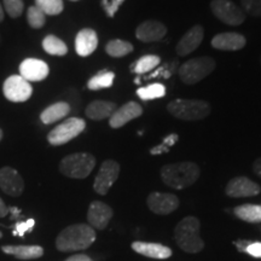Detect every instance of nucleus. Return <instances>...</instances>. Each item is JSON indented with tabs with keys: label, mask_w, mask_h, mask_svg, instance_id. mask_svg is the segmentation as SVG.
Here are the masks:
<instances>
[{
	"label": "nucleus",
	"mask_w": 261,
	"mask_h": 261,
	"mask_svg": "<svg viewBox=\"0 0 261 261\" xmlns=\"http://www.w3.org/2000/svg\"><path fill=\"white\" fill-rule=\"evenodd\" d=\"M167 34V27L162 22L145 21L138 25L136 29V37L138 40L143 42H155L161 40V39Z\"/></svg>",
	"instance_id": "obj_18"
},
{
	"label": "nucleus",
	"mask_w": 261,
	"mask_h": 261,
	"mask_svg": "<svg viewBox=\"0 0 261 261\" xmlns=\"http://www.w3.org/2000/svg\"><path fill=\"white\" fill-rule=\"evenodd\" d=\"M27 21L32 28L40 29L44 27L45 22H46V15L35 5L31 6L27 11Z\"/></svg>",
	"instance_id": "obj_32"
},
{
	"label": "nucleus",
	"mask_w": 261,
	"mask_h": 261,
	"mask_svg": "<svg viewBox=\"0 0 261 261\" xmlns=\"http://www.w3.org/2000/svg\"><path fill=\"white\" fill-rule=\"evenodd\" d=\"M106 51L110 57H125L126 55L133 51V45L128 41L121 40V39H114L106 45Z\"/></svg>",
	"instance_id": "obj_27"
},
{
	"label": "nucleus",
	"mask_w": 261,
	"mask_h": 261,
	"mask_svg": "<svg viewBox=\"0 0 261 261\" xmlns=\"http://www.w3.org/2000/svg\"><path fill=\"white\" fill-rule=\"evenodd\" d=\"M246 38L240 33H220L212 39V46L221 51H237L246 46Z\"/></svg>",
	"instance_id": "obj_19"
},
{
	"label": "nucleus",
	"mask_w": 261,
	"mask_h": 261,
	"mask_svg": "<svg viewBox=\"0 0 261 261\" xmlns=\"http://www.w3.org/2000/svg\"><path fill=\"white\" fill-rule=\"evenodd\" d=\"M137 94L142 100H152L165 97L166 87L162 84H151L146 87H140L137 90Z\"/></svg>",
	"instance_id": "obj_29"
},
{
	"label": "nucleus",
	"mask_w": 261,
	"mask_h": 261,
	"mask_svg": "<svg viewBox=\"0 0 261 261\" xmlns=\"http://www.w3.org/2000/svg\"><path fill=\"white\" fill-rule=\"evenodd\" d=\"M114 80H115V74L113 71H100L91 77L87 83V87L92 91L109 89L113 86Z\"/></svg>",
	"instance_id": "obj_28"
},
{
	"label": "nucleus",
	"mask_w": 261,
	"mask_h": 261,
	"mask_svg": "<svg viewBox=\"0 0 261 261\" xmlns=\"http://www.w3.org/2000/svg\"><path fill=\"white\" fill-rule=\"evenodd\" d=\"M65 261H93L90 256L85 255V254H75V255H71L68 257Z\"/></svg>",
	"instance_id": "obj_39"
},
{
	"label": "nucleus",
	"mask_w": 261,
	"mask_h": 261,
	"mask_svg": "<svg viewBox=\"0 0 261 261\" xmlns=\"http://www.w3.org/2000/svg\"><path fill=\"white\" fill-rule=\"evenodd\" d=\"M2 250L9 255H15L18 260L39 259L44 255V248L40 246H3Z\"/></svg>",
	"instance_id": "obj_23"
},
{
	"label": "nucleus",
	"mask_w": 261,
	"mask_h": 261,
	"mask_svg": "<svg viewBox=\"0 0 261 261\" xmlns=\"http://www.w3.org/2000/svg\"><path fill=\"white\" fill-rule=\"evenodd\" d=\"M250 243H252L250 241H237V242H234V246L237 247V249L240 250V252H246L247 247L249 246Z\"/></svg>",
	"instance_id": "obj_40"
},
{
	"label": "nucleus",
	"mask_w": 261,
	"mask_h": 261,
	"mask_svg": "<svg viewBox=\"0 0 261 261\" xmlns=\"http://www.w3.org/2000/svg\"><path fill=\"white\" fill-rule=\"evenodd\" d=\"M86 128V122L85 120L79 117H70L60 123L57 127L48 133L47 140L51 145L60 146L67 144L71 139L76 138L84 129Z\"/></svg>",
	"instance_id": "obj_7"
},
{
	"label": "nucleus",
	"mask_w": 261,
	"mask_h": 261,
	"mask_svg": "<svg viewBox=\"0 0 261 261\" xmlns=\"http://www.w3.org/2000/svg\"><path fill=\"white\" fill-rule=\"evenodd\" d=\"M204 37L203 27L200 24H196L192 27L190 31H188L182 35V38L179 40L175 51L179 56H187L194 52L196 48L201 45L202 40Z\"/></svg>",
	"instance_id": "obj_17"
},
{
	"label": "nucleus",
	"mask_w": 261,
	"mask_h": 261,
	"mask_svg": "<svg viewBox=\"0 0 261 261\" xmlns=\"http://www.w3.org/2000/svg\"><path fill=\"white\" fill-rule=\"evenodd\" d=\"M200 167L195 162L169 163L161 168V179L167 187L181 190L194 185L200 178Z\"/></svg>",
	"instance_id": "obj_2"
},
{
	"label": "nucleus",
	"mask_w": 261,
	"mask_h": 261,
	"mask_svg": "<svg viewBox=\"0 0 261 261\" xmlns=\"http://www.w3.org/2000/svg\"><path fill=\"white\" fill-rule=\"evenodd\" d=\"M160 62H161V60H160L159 56H155V55H146V56H143L136 62L135 71L137 74L148 73V71L152 70L154 68L158 67Z\"/></svg>",
	"instance_id": "obj_31"
},
{
	"label": "nucleus",
	"mask_w": 261,
	"mask_h": 261,
	"mask_svg": "<svg viewBox=\"0 0 261 261\" xmlns=\"http://www.w3.org/2000/svg\"><path fill=\"white\" fill-rule=\"evenodd\" d=\"M35 6L41 10L45 15L56 16L63 11V0H35Z\"/></svg>",
	"instance_id": "obj_30"
},
{
	"label": "nucleus",
	"mask_w": 261,
	"mask_h": 261,
	"mask_svg": "<svg viewBox=\"0 0 261 261\" xmlns=\"http://www.w3.org/2000/svg\"><path fill=\"white\" fill-rule=\"evenodd\" d=\"M96 167V159L89 152H75L68 155L60 163V171L71 179H85Z\"/></svg>",
	"instance_id": "obj_5"
},
{
	"label": "nucleus",
	"mask_w": 261,
	"mask_h": 261,
	"mask_svg": "<svg viewBox=\"0 0 261 261\" xmlns=\"http://www.w3.org/2000/svg\"><path fill=\"white\" fill-rule=\"evenodd\" d=\"M201 223L196 217L181 219L174 228V240L185 253L197 254L203 250L204 242L200 236Z\"/></svg>",
	"instance_id": "obj_3"
},
{
	"label": "nucleus",
	"mask_w": 261,
	"mask_h": 261,
	"mask_svg": "<svg viewBox=\"0 0 261 261\" xmlns=\"http://www.w3.org/2000/svg\"><path fill=\"white\" fill-rule=\"evenodd\" d=\"M9 212H10V208L4 203V201L0 198V218L6 217V215L9 214Z\"/></svg>",
	"instance_id": "obj_41"
},
{
	"label": "nucleus",
	"mask_w": 261,
	"mask_h": 261,
	"mask_svg": "<svg viewBox=\"0 0 261 261\" xmlns=\"http://www.w3.org/2000/svg\"><path fill=\"white\" fill-rule=\"evenodd\" d=\"M35 221L34 219H29L27 221H23V223H17L16 224V231L14 234H18V236H24L25 232H31L32 228L34 227Z\"/></svg>",
	"instance_id": "obj_37"
},
{
	"label": "nucleus",
	"mask_w": 261,
	"mask_h": 261,
	"mask_svg": "<svg viewBox=\"0 0 261 261\" xmlns=\"http://www.w3.org/2000/svg\"><path fill=\"white\" fill-rule=\"evenodd\" d=\"M3 92L8 100L12 103H23L32 97L33 87L21 75H11L5 80Z\"/></svg>",
	"instance_id": "obj_8"
},
{
	"label": "nucleus",
	"mask_w": 261,
	"mask_h": 261,
	"mask_svg": "<svg viewBox=\"0 0 261 261\" xmlns=\"http://www.w3.org/2000/svg\"><path fill=\"white\" fill-rule=\"evenodd\" d=\"M123 2H125V0H112V2H109V0H102V5L104 11L107 12V15L109 16V17H114Z\"/></svg>",
	"instance_id": "obj_36"
},
{
	"label": "nucleus",
	"mask_w": 261,
	"mask_h": 261,
	"mask_svg": "<svg viewBox=\"0 0 261 261\" xmlns=\"http://www.w3.org/2000/svg\"><path fill=\"white\" fill-rule=\"evenodd\" d=\"M114 215L113 208L102 201H93L87 211V221L94 230L107 228Z\"/></svg>",
	"instance_id": "obj_12"
},
{
	"label": "nucleus",
	"mask_w": 261,
	"mask_h": 261,
	"mask_svg": "<svg viewBox=\"0 0 261 261\" xmlns=\"http://www.w3.org/2000/svg\"><path fill=\"white\" fill-rule=\"evenodd\" d=\"M50 68L44 61L37 58H27L19 64V75L27 81H42L46 79Z\"/></svg>",
	"instance_id": "obj_15"
},
{
	"label": "nucleus",
	"mask_w": 261,
	"mask_h": 261,
	"mask_svg": "<svg viewBox=\"0 0 261 261\" xmlns=\"http://www.w3.org/2000/svg\"><path fill=\"white\" fill-rule=\"evenodd\" d=\"M71 2H77V0H71Z\"/></svg>",
	"instance_id": "obj_46"
},
{
	"label": "nucleus",
	"mask_w": 261,
	"mask_h": 261,
	"mask_svg": "<svg viewBox=\"0 0 261 261\" xmlns=\"http://www.w3.org/2000/svg\"><path fill=\"white\" fill-rule=\"evenodd\" d=\"M3 237V233H2V231H0V238H2Z\"/></svg>",
	"instance_id": "obj_45"
},
{
	"label": "nucleus",
	"mask_w": 261,
	"mask_h": 261,
	"mask_svg": "<svg viewBox=\"0 0 261 261\" xmlns=\"http://www.w3.org/2000/svg\"><path fill=\"white\" fill-rule=\"evenodd\" d=\"M116 104L113 102H107V100H93L92 103H90L86 108V114L87 117H90L91 120H99L108 119L116 112Z\"/></svg>",
	"instance_id": "obj_22"
},
{
	"label": "nucleus",
	"mask_w": 261,
	"mask_h": 261,
	"mask_svg": "<svg viewBox=\"0 0 261 261\" xmlns=\"http://www.w3.org/2000/svg\"><path fill=\"white\" fill-rule=\"evenodd\" d=\"M233 214L238 219L246 223H261V204H242L233 210Z\"/></svg>",
	"instance_id": "obj_25"
},
{
	"label": "nucleus",
	"mask_w": 261,
	"mask_h": 261,
	"mask_svg": "<svg viewBox=\"0 0 261 261\" xmlns=\"http://www.w3.org/2000/svg\"><path fill=\"white\" fill-rule=\"evenodd\" d=\"M246 253L249 254L254 257H261V243L260 242H252L247 247Z\"/></svg>",
	"instance_id": "obj_38"
},
{
	"label": "nucleus",
	"mask_w": 261,
	"mask_h": 261,
	"mask_svg": "<svg viewBox=\"0 0 261 261\" xmlns=\"http://www.w3.org/2000/svg\"><path fill=\"white\" fill-rule=\"evenodd\" d=\"M120 175V165L114 160H107L102 163L93 182V189L98 195H107Z\"/></svg>",
	"instance_id": "obj_10"
},
{
	"label": "nucleus",
	"mask_w": 261,
	"mask_h": 261,
	"mask_svg": "<svg viewBox=\"0 0 261 261\" xmlns=\"http://www.w3.org/2000/svg\"><path fill=\"white\" fill-rule=\"evenodd\" d=\"M2 138H3V130L0 128V140H2Z\"/></svg>",
	"instance_id": "obj_44"
},
{
	"label": "nucleus",
	"mask_w": 261,
	"mask_h": 261,
	"mask_svg": "<svg viewBox=\"0 0 261 261\" xmlns=\"http://www.w3.org/2000/svg\"><path fill=\"white\" fill-rule=\"evenodd\" d=\"M96 241V231L89 224H74L63 228L56 238L60 252H76L90 248Z\"/></svg>",
	"instance_id": "obj_1"
},
{
	"label": "nucleus",
	"mask_w": 261,
	"mask_h": 261,
	"mask_svg": "<svg viewBox=\"0 0 261 261\" xmlns=\"http://www.w3.org/2000/svg\"><path fill=\"white\" fill-rule=\"evenodd\" d=\"M98 46L97 33L91 28H84L75 38V51L81 57L92 55Z\"/></svg>",
	"instance_id": "obj_21"
},
{
	"label": "nucleus",
	"mask_w": 261,
	"mask_h": 261,
	"mask_svg": "<svg viewBox=\"0 0 261 261\" xmlns=\"http://www.w3.org/2000/svg\"><path fill=\"white\" fill-rule=\"evenodd\" d=\"M70 113V106L65 102H57L52 106L47 107L44 112L41 113L40 120L45 125H51V123L63 119Z\"/></svg>",
	"instance_id": "obj_24"
},
{
	"label": "nucleus",
	"mask_w": 261,
	"mask_h": 261,
	"mask_svg": "<svg viewBox=\"0 0 261 261\" xmlns=\"http://www.w3.org/2000/svg\"><path fill=\"white\" fill-rule=\"evenodd\" d=\"M4 9L10 17L17 18L23 12V0H4Z\"/></svg>",
	"instance_id": "obj_34"
},
{
	"label": "nucleus",
	"mask_w": 261,
	"mask_h": 261,
	"mask_svg": "<svg viewBox=\"0 0 261 261\" xmlns=\"http://www.w3.org/2000/svg\"><path fill=\"white\" fill-rule=\"evenodd\" d=\"M260 191V185L247 177H236L231 179L225 188L226 195L232 198L253 197V196L259 195Z\"/></svg>",
	"instance_id": "obj_13"
},
{
	"label": "nucleus",
	"mask_w": 261,
	"mask_h": 261,
	"mask_svg": "<svg viewBox=\"0 0 261 261\" xmlns=\"http://www.w3.org/2000/svg\"><path fill=\"white\" fill-rule=\"evenodd\" d=\"M215 67L217 64L211 57L192 58L179 68V77L187 85L197 84L198 81L203 80L204 77L213 73Z\"/></svg>",
	"instance_id": "obj_6"
},
{
	"label": "nucleus",
	"mask_w": 261,
	"mask_h": 261,
	"mask_svg": "<svg viewBox=\"0 0 261 261\" xmlns=\"http://www.w3.org/2000/svg\"><path fill=\"white\" fill-rule=\"evenodd\" d=\"M0 189L6 195L18 197L24 190V181L21 174L11 167H3L0 169Z\"/></svg>",
	"instance_id": "obj_14"
},
{
	"label": "nucleus",
	"mask_w": 261,
	"mask_h": 261,
	"mask_svg": "<svg viewBox=\"0 0 261 261\" xmlns=\"http://www.w3.org/2000/svg\"><path fill=\"white\" fill-rule=\"evenodd\" d=\"M213 15L225 24L240 25L246 19L243 11L230 0H213L211 3Z\"/></svg>",
	"instance_id": "obj_9"
},
{
	"label": "nucleus",
	"mask_w": 261,
	"mask_h": 261,
	"mask_svg": "<svg viewBox=\"0 0 261 261\" xmlns=\"http://www.w3.org/2000/svg\"><path fill=\"white\" fill-rule=\"evenodd\" d=\"M42 47H44L45 52H47L48 55H52V56H64L68 52V47L65 42L62 41L56 35L52 34L45 37L44 40H42Z\"/></svg>",
	"instance_id": "obj_26"
},
{
	"label": "nucleus",
	"mask_w": 261,
	"mask_h": 261,
	"mask_svg": "<svg viewBox=\"0 0 261 261\" xmlns=\"http://www.w3.org/2000/svg\"><path fill=\"white\" fill-rule=\"evenodd\" d=\"M143 114V108L137 102H128L123 104L121 108L109 117V125L113 128H120L132 120L137 119Z\"/></svg>",
	"instance_id": "obj_16"
},
{
	"label": "nucleus",
	"mask_w": 261,
	"mask_h": 261,
	"mask_svg": "<svg viewBox=\"0 0 261 261\" xmlns=\"http://www.w3.org/2000/svg\"><path fill=\"white\" fill-rule=\"evenodd\" d=\"M179 198L167 192H151L146 198V204L154 214L168 215L177 211L179 207Z\"/></svg>",
	"instance_id": "obj_11"
},
{
	"label": "nucleus",
	"mask_w": 261,
	"mask_h": 261,
	"mask_svg": "<svg viewBox=\"0 0 261 261\" xmlns=\"http://www.w3.org/2000/svg\"><path fill=\"white\" fill-rule=\"evenodd\" d=\"M178 139H179V136L177 133H171V135H168L165 139L162 140L161 144L156 145L150 150V154L161 155V154H165V152H168L169 149H171L172 146L178 142Z\"/></svg>",
	"instance_id": "obj_33"
},
{
	"label": "nucleus",
	"mask_w": 261,
	"mask_h": 261,
	"mask_svg": "<svg viewBox=\"0 0 261 261\" xmlns=\"http://www.w3.org/2000/svg\"><path fill=\"white\" fill-rule=\"evenodd\" d=\"M4 19V10H3V6L0 5V22H3Z\"/></svg>",
	"instance_id": "obj_43"
},
{
	"label": "nucleus",
	"mask_w": 261,
	"mask_h": 261,
	"mask_svg": "<svg viewBox=\"0 0 261 261\" xmlns=\"http://www.w3.org/2000/svg\"><path fill=\"white\" fill-rule=\"evenodd\" d=\"M168 113L184 121H197L205 119L211 113V107L201 99H175L168 103Z\"/></svg>",
	"instance_id": "obj_4"
},
{
	"label": "nucleus",
	"mask_w": 261,
	"mask_h": 261,
	"mask_svg": "<svg viewBox=\"0 0 261 261\" xmlns=\"http://www.w3.org/2000/svg\"><path fill=\"white\" fill-rule=\"evenodd\" d=\"M132 249L136 253L144 255L150 259L155 260H166L172 256V249L169 247L163 246L160 243H150L142 242V241H136L132 243Z\"/></svg>",
	"instance_id": "obj_20"
},
{
	"label": "nucleus",
	"mask_w": 261,
	"mask_h": 261,
	"mask_svg": "<svg viewBox=\"0 0 261 261\" xmlns=\"http://www.w3.org/2000/svg\"><path fill=\"white\" fill-rule=\"evenodd\" d=\"M253 171L255 174L257 175V177L261 178V158L257 159L255 162H254L253 165Z\"/></svg>",
	"instance_id": "obj_42"
},
{
	"label": "nucleus",
	"mask_w": 261,
	"mask_h": 261,
	"mask_svg": "<svg viewBox=\"0 0 261 261\" xmlns=\"http://www.w3.org/2000/svg\"><path fill=\"white\" fill-rule=\"evenodd\" d=\"M244 11L253 17H261V0H241Z\"/></svg>",
	"instance_id": "obj_35"
}]
</instances>
